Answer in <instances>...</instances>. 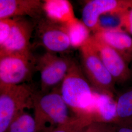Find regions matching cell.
<instances>
[{
	"mask_svg": "<svg viewBox=\"0 0 132 132\" xmlns=\"http://www.w3.org/2000/svg\"><path fill=\"white\" fill-rule=\"evenodd\" d=\"M33 108L37 132H52L75 118L69 116V107L61 94L56 92L42 94L35 93Z\"/></svg>",
	"mask_w": 132,
	"mask_h": 132,
	"instance_id": "6da1fadb",
	"label": "cell"
},
{
	"mask_svg": "<svg viewBox=\"0 0 132 132\" xmlns=\"http://www.w3.org/2000/svg\"><path fill=\"white\" fill-rule=\"evenodd\" d=\"M60 93L76 117L84 118L93 103L94 91L75 61L62 82Z\"/></svg>",
	"mask_w": 132,
	"mask_h": 132,
	"instance_id": "7a4b0ae2",
	"label": "cell"
},
{
	"mask_svg": "<svg viewBox=\"0 0 132 132\" xmlns=\"http://www.w3.org/2000/svg\"><path fill=\"white\" fill-rule=\"evenodd\" d=\"M29 85L0 84V132H6L12 121L27 108L33 107L35 94Z\"/></svg>",
	"mask_w": 132,
	"mask_h": 132,
	"instance_id": "3957f363",
	"label": "cell"
},
{
	"mask_svg": "<svg viewBox=\"0 0 132 132\" xmlns=\"http://www.w3.org/2000/svg\"><path fill=\"white\" fill-rule=\"evenodd\" d=\"M81 68L96 92L113 97L116 82L104 66L90 37L80 47Z\"/></svg>",
	"mask_w": 132,
	"mask_h": 132,
	"instance_id": "277c9868",
	"label": "cell"
},
{
	"mask_svg": "<svg viewBox=\"0 0 132 132\" xmlns=\"http://www.w3.org/2000/svg\"><path fill=\"white\" fill-rule=\"evenodd\" d=\"M36 64L31 52L0 54V84L24 83L31 79Z\"/></svg>",
	"mask_w": 132,
	"mask_h": 132,
	"instance_id": "5b68a950",
	"label": "cell"
},
{
	"mask_svg": "<svg viewBox=\"0 0 132 132\" xmlns=\"http://www.w3.org/2000/svg\"><path fill=\"white\" fill-rule=\"evenodd\" d=\"M34 30L37 45L47 52L63 53L72 47L66 24L57 22L46 15L36 21Z\"/></svg>",
	"mask_w": 132,
	"mask_h": 132,
	"instance_id": "8992f818",
	"label": "cell"
},
{
	"mask_svg": "<svg viewBox=\"0 0 132 132\" xmlns=\"http://www.w3.org/2000/svg\"><path fill=\"white\" fill-rule=\"evenodd\" d=\"M74 62L70 58L47 52L36 59V70L40 74L43 91L62 82Z\"/></svg>",
	"mask_w": 132,
	"mask_h": 132,
	"instance_id": "52a82bcc",
	"label": "cell"
},
{
	"mask_svg": "<svg viewBox=\"0 0 132 132\" xmlns=\"http://www.w3.org/2000/svg\"><path fill=\"white\" fill-rule=\"evenodd\" d=\"M132 8V0H92L84 5L82 22L94 33L100 29L99 19L106 14L119 15Z\"/></svg>",
	"mask_w": 132,
	"mask_h": 132,
	"instance_id": "ba28073f",
	"label": "cell"
},
{
	"mask_svg": "<svg viewBox=\"0 0 132 132\" xmlns=\"http://www.w3.org/2000/svg\"><path fill=\"white\" fill-rule=\"evenodd\" d=\"M90 38L101 60L116 83L124 84L132 78L131 69L118 52L94 35L90 36Z\"/></svg>",
	"mask_w": 132,
	"mask_h": 132,
	"instance_id": "9c48e42d",
	"label": "cell"
},
{
	"mask_svg": "<svg viewBox=\"0 0 132 132\" xmlns=\"http://www.w3.org/2000/svg\"><path fill=\"white\" fill-rule=\"evenodd\" d=\"M14 18L15 22L8 38L0 45V54L31 52L30 40L35 29L36 21L24 17Z\"/></svg>",
	"mask_w": 132,
	"mask_h": 132,
	"instance_id": "30bf717a",
	"label": "cell"
},
{
	"mask_svg": "<svg viewBox=\"0 0 132 132\" xmlns=\"http://www.w3.org/2000/svg\"><path fill=\"white\" fill-rule=\"evenodd\" d=\"M46 15L39 0H1L0 19L28 16L36 21Z\"/></svg>",
	"mask_w": 132,
	"mask_h": 132,
	"instance_id": "8fae6325",
	"label": "cell"
},
{
	"mask_svg": "<svg viewBox=\"0 0 132 132\" xmlns=\"http://www.w3.org/2000/svg\"><path fill=\"white\" fill-rule=\"evenodd\" d=\"M93 35L113 48L128 65L132 62V36L119 28L101 29Z\"/></svg>",
	"mask_w": 132,
	"mask_h": 132,
	"instance_id": "7c38bea8",
	"label": "cell"
},
{
	"mask_svg": "<svg viewBox=\"0 0 132 132\" xmlns=\"http://www.w3.org/2000/svg\"><path fill=\"white\" fill-rule=\"evenodd\" d=\"M116 117V101L113 97L94 92L93 103L84 118L90 122H113Z\"/></svg>",
	"mask_w": 132,
	"mask_h": 132,
	"instance_id": "4fadbf2b",
	"label": "cell"
},
{
	"mask_svg": "<svg viewBox=\"0 0 132 132\" xmlns=\"http://www.w3.org/2000/svg\"><path fill=\"white\" fill-rule=\"evenodd\" d=\"M44 10L47 17L60 23L66 24L75 19L71 6L67 1H46Z\"/></svg>",
	"mask_w": 132,
	"mask_h": 132,
	"instance_id": "5bb4252c",
	"label": "cell"
},
{
	"mask_svg": "<svg viewBox=\"0 0 132 132\" xmlns=\"http://www.w3.org/2000/svg\"><path fill=\"white\" fill-rule=\"evenodd\" d=\"M72 47H80L90 37V30L84 23L74 19L66 24Z\"/></svg>",
	"mask_w": 132,
	"mask_h": 132,
	"instance_id": "9a60e30c",
	"label": "cell"
},
{
	"mask_svg": "<svg viewBox=\"0 0 132 132\" xmlns=\"http://www.w3.org/2000/svg\"><path fill=\"white\" fill-rule=\"evenodd\" d=\"M132 119V87L120 94L116 101L114 121Z\"/></svg>",
	"mask_w": 132,
	"mask_h": 132,
	"instance_id": "2e32d148",
	"label": "cell"
},
{
	"mask_svg": "<svg viewBox=\"0 0 132 132\" xmlns=\"http://www.w3.org/2000/svg\"><path fill=\"white\" fill-rule=\"evenodd\" d=\"M6 132H37L35 118L24 111L12 121Z\"/></svg>",
	"mask_w": 132,
	"mask_h": 132,
	"instance_id": "e0dca14e",
	"label": "cell"
},
{
	"mask_svg": "<svg viewBox=\"0 0 132 132\" xmlns=\"http://www.w3.org/2000/svg\"><path fill=\"white\" fill-rule=\"evenodd\" d=\"M90 123L85 119L76 117L71 122L57 128L52 132H72L77 129L86 127Z\"/></svg>",
	"mask_w": 132,
	"mask_h": 132,
	"instance_id": "ac0fdd59",
	"label": "cell"
},
{
	"mask_svg": "<svg viewBox=\"0 0 132 132\" xmlns=\"http://www.w3.org/2000/svg\"><path fill=\"white\" fill-rule=\"evenodd\" d=\"M85 132H118L113 122H92L85 128Z\"/></svg>",
	"mask_w": 132,
	"mask_h": 132,
	"instance_id": "d6986e66",
	"label": "cell"
},
{
	"mask_svg": "<svg viewBox=\"0 0 132 132\" xmlns=\"http://www.w3.org/2000/svg\"><path fill=\"white\" fill-rule=\"evenodd\" d=\"M119 18V28L132 36V8L118 15Z\"/></svg>",
	"mask_w": 132,
	"mask_h": 132,
	"instance_id": "ffe728a7",
	"label": "cell"
},
{
	"mask_svg": "<svg viewBox=\"0 0 132 132\" xmlns=\"http://www.w3.org/2000/svg\"><path fill=\"white\" fill-rule=\"evenodd\" d=\"M14 22V18L0 19V45L8 38Z\"/></svg>",
	"mask_w": 132,
	"mask_h": 132,
	"instance_id": "44dd1931",
	"label": "cell"
},
{
	"mask_svg": "<svg viewBox=\"0 0 132 132\" xmlns=\"http://www.w3.org/2000/svg\"><path fill=\"white\" fill-rule=\"evenodd\" d=\"M113 123L118 132H132V119L119 120Z\"/></svg>",
	"mask_w": 132,
	"mask_h": 132,
	"instance_id": "7402d4cb",
	"label": "cell"
},
{
	"mask_svg": "<svg viewBox=\"0 0 132 132\" xmlns=\"http://www.w3.org/2000/svg\"><path fill=\"white\" fill-rule=\"evenodd\" d=\"M87 127V126H86ZM85 128H81V129H77L76 130H75L74 131L72 132H85Z\"/></svg>",
	"mask_w": 132,
	"mask_h": 132,
	"instance_id": "603a6c76",
	"label": "cell"
},
{
	"mask_svg": "<svg viewBox=\"0 0 132 132\" xmlns=\"http://www.w3.org/2000/svg\"><path fill=\"white\" fill-rule=\"evenodd\" d=\"M131 71H132V68H131Z\"/></svg>",
	"mask_w": 132,
	"mask_h": 132,
	"instance_id": "cb8c5ba5",
	"label": "cell"
}]
</instances>
